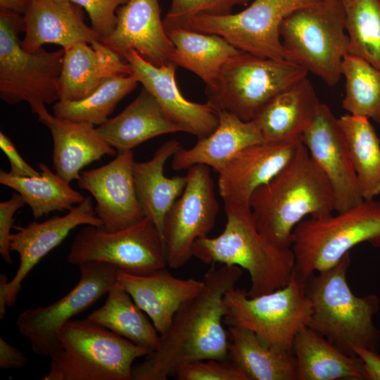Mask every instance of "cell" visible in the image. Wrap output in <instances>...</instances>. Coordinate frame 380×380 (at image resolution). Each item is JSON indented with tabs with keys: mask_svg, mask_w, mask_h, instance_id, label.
I'll return each mask as SVG.
<instances>
[{
	"mask_svg": "<svg viewBox=\"0 0 380 380\" xmlns=\"http://www.w3.org/2000/svg\"><path fill=\"white\" fill-rule=\"evenodd\" d=\"M132 150L118 151L115 158L101 167L82 171L78 186L90 193L103 229L115 232L134 225L144 217L133 177Z\"/></svg>",
	"mask_w": 380,
	"mask_h": 380,
	"instance_id": "9a60e30c",
	"label": "cell"
},
{
	"mask_svg": "<svg viewBox=\"0 0 380 380\" xmlns=\"http://www.w3.org/2000/svg\"><path fill=\"white\" fill-rule=\"evenodd\" d=\"M224 304V325L248 329L263 343L289 352L296 334L308 327L312 314L305 281L294 272L284 287L255 297L234 287L225 293Z\"/></svg>",
	"mask_w": 380,
	"mask_h": 380,
	"instance_id": "9c48e42d",
	"label": "cell"
},
{
	"mask_svg": "<svg viewBox=\"0 0 380 380\" xmlns=\"http://www.w3.org/2000/svg\"><path fill=\"white\" fill-rule=\"evenodd\" d=\"M251 0H171L169 11L163 19L166 32L175 28H190L193 20L200 15H226L236 6Z\"/></svg>",
	"mask_w": 380,
	"mask_h": 380,
	"instance_id": "74e56055",
	"label": "cell"
},
{
	"mask_svg": "<svg viewBox=\"0 0 380 380\" xmlns=\"http://www.w3.org/2000/svg\"><path fill=\"white\" fill-rule=\"evenodd\" d=\"M78 283L65 296L47 306L27 309L16 320L19 332L37 355L51 357L58 349L59 329L72 317L89 308L118 282V268L90 262L79 265Z\"/></svg>",
	"mask_w": 380,
	"mask_h": 380,
	"instance_id": "4fadbf2b",
	"label": "cell"
},
{
	"mask_svg": "<svg viewBox=\"0 0 380 380\" xmlns=\"http://www.w3.org/2000/svg\"><path fill=\"white\" fill-rule=\"evenodd\" d=\"M298 380H365L359 357L345 353L308 327L295 336Z\"/></svg>",
	"mask_w": 380,
	"mask_h": 380,
	"instance_id": "83f0119b",
	"label": "cell"
},
{
	"mask_svg": "<svg viewBox=\"0 0 380 380\" xmlns=\"http://www.w3.org/2000/svg\"><path fill=\"white\" fill-rule=\"evenodd\" d=\"M307 217L293 229L294 273L305 281L337 265L351 248L367 242L380 247V201L364 200L346 210Z\"/></svg>",
	"mask_w": 380,
	"mask_h": 380,
	"instance_id": "8992f818",
	"label": "cell"
},
{
	"mask_svg": "<svg viewBox=\"0 0 380 380\" xmlns=\"http://www.w3.org/2000/svg\"><path fill=\"white\" fill-rule=\"evenodd\" d=\"M177 380H249L229 360H198L182 365L177 371Z\"/></svg>",
	"mask_w": 380,
	"mask_h": 380,
	"instance_id": "f35d334b",
	"label": "cell"
},
{
	"mask_svg": "<svg viewBox=\"0 0 380 380\" xmlns=\"http://www.w3.org/2000/svg\"><path fill=\"white\" fill-rule=\"evenodd\" d=\"M30 0H0V9L23 15Z\"/></svg>",
	"mask_w": 380,
	"mask_h": 380,
	"instance_id": "bcb514c9",
	"label": "cell"
},
{
	"mask_svg": "<svg viewBox=\"0 0 380 380\" xmlns=\"http://www.w3.org/2000/svg\"><path fill=\"white\" fill-rule=\"evenodd\" d=\"M41 123L49 128L52 137L53 167L69 184L80 179L85 166L104 156L118 153L93 124L61 119L50 113Z\"/></svg>",
	"mask_w": 380,
	"mask_h": 380,
	"instance_id": "cb8c5ba5",
	"label": "cell"
},
{
	"mask_svg": "<svg viewBox=\"0 0 380 380\" xmlns=\"http://www.w3.org/2000/svg\"><path fill=\"white\" fill-rule=\"evenodd\" d=\"M279 33L288 61L330 87L338 82L349 49L343 4L321 0L298 8L284 18Z\"/></svg>",
	"mask_w": 380,
	"mask_h": 380,
	"instance_id": "ba28073f",
	"label": "cell"
},
{
	"mask_svg": "<svg viewBox=\"0 0 380 380\" xmlns=\"http://www.w3.org/2000/svg\"><path fill=\"white\" fill-rule=\"evenodd\" d=\"M90 45L95 51L99 70L103 81L113 77L132 75L126 60L101 41H94Z\"/></svg>",
	"mask_w": 380,
	"mask_h": 380,
	"instance_id": "60d3db41",
	"label": "cell"
},
{
	"mask_svg": "<svg viewBox=\"0 0 380 380\" xmlns=\"http://www.w3.org/2000/svg\"><path fill=\"white\" fill-rule=\"evenodd\" d=\"M175 49L172 62L199 77L205 87L212 85L224 65L243 51L222 37L190 28L167 32Z\"/></svg>",
	"mask_w": 380,
	"mask_h": 380,
	"instance_id": "f546056e",
	"label": "cell"
},
{
	"mask_svg": "<svg viewBox=\"0 0 380 380\" xmlns=\"http://www.w3.org/2000/svg\"><path fill=\"white\" fill-rule=\"evenodd\" d=\"M8 279L6 275L0 274V319H3L6 316V307L8 306Z\"/></svg>",
	"mask_w": 380,
	"mask_h": 380,
	"instance_id": "7dc6e473",
	"label": "cell"
},
{
	"mask_svg": "<svg viewBox=\"0 0 380 380\" xmlns=\"http://www.w3.org/2000/svg\"><path fill=\"white\" fill-rule=\"evenodd\" d=\"M23 17L25 35L20 44L28 52L46 44L65 49L80 42L101 41L86 24L82 8L70 0H30Z\"/></svg>",
	"mask_w": 380,
	"mask_h": 380,
	"instance_id": "44dd1931",
	"label": "cell"
},
{
	"mask_svg": "<svg viewBox=\"0 0 380 380\" xmlns=\"http://www.w3.org/2000/svg\"><path fill=\"white\" fill-rule=\"evenodd\" d=\"M0 148L8 159L11 174L22 177H34L40 175L20 156L15 146L7 135L0 132Z\"/></svg>",
	"mask_w": 380,
	"mask_h": 380,
	"instance_id": "7bdbcfd3",
	"label": "cell"
},
{
	"mask_svg": "<svg viewBox=\"0 0 380 380\" xmlns=\"http://www.w3.org/2000/svg\"><path fill=\"white\" fill-rule=\"evenodd\" d=\"M123 57L129 64L132 75L152 94L166 115L182 132L200 139L216 129L218 115L208 103L192 102L182 96L175 80V64L155 66L132 49Z\"/></svg>",
	"mask_w": 380,
	"mask_h": 380,
	"instance_id": "d6986e66",
	"label": "cell"
},
{
	"mask_svg": "<svg viewBox=\"0 0 380 380\" xmlns=\"http://www.w3.org/2000/svg\"><path fill=\"white\" fill-rule=\"evenodd\" d=\"M308 73L288 60L243 51L224 65L212 85L205 87L207 103L216 113L224 110L251 121L273 97Z\"/></svg>",
	"mask_w": 380,
	"mask_h": 380,
	"instance_id": "30bf717a",
	"label": "cell"
},
{
	"mask_svg": "<svg viewBox=\"0 0 380 380\" xmlns=\"http://www.w3.org/2000/svg\"><path fill=\"white\" fill-rule=\"evenodd\" d=\"M219 123L208 136L198 139L190 148L182 146L172 157V168L177 171L203 165L219 173L241 150L263 141L253 121H245L227 112L217 113Z\"/></svg>",
	"mask_w": 380,
	"mask_h": 380,
	"instance_id": "d4e9b609",
	"label": "cell"
},
{
	"mask_svg": "<svg viewBox=\"0 0 380 380\" xmlns=\"http://www.w3.org/2000/svg\"><path fill=\"white\" fill-rule=\"evenodd\" d=\"M352 353L360 359L365 380H380V355L362 345L352 347Z\"/></svg>",
	"mask_w": 380,
	"mask_h": 380,
	"instance_id": "ee69618b",
	"label": "cell"
},
{
	"mask_svg": "<svg viewBox=\"0 0 380 380\" xmlns=\"http://www.w3.org/2000/svg\"><path fill=\"white\" fill-rule=\"evenodd\" d=\"M241 275L240 267L210 265L201 291L179 308L158 348L133 365L132 380H167L186 362L228 360L224 297Z\"/></svg>",
	"mask_w": 380,
	"mask_h": 380,
	"instance_id": "6da1fadb",
	"label": "cell"
},
{
	"mask_svg": "<svg viewBox=\"0 0 380 380\" xmlns=\"http://www.w3.org/2000/svg\"><path fill=\"white\" fill-rule=\"evenodd\" d=\"M25 204L23 198L16 191L9 199L0 203V254L8 264L12 263L10 241L14 215Z\"/></svg>",
	"mask_w": 380,
	"mask_h": 380,
	"instance_id": "b9f144b4",
	"label": "cell"
},
{
	"mask_svg": "<svg viewBox=\"0 0 380 380\" xmlns=\"http://www.w3.org/2000/svg\"><path fill=\"white\" fill-rule=\"evenodd\" d=\"M28 360L18 349L0 337V368H19L25 365Z\"/></svg>",
	"mask_w": 380,
	"mask_h": 380,
	"instance_id": "f6af8a7d",
	"label": "cell"
},
{
	"mask_svg": "<svg viewBox=\"0 0 380 380\" xmlns=\"http://www.w3.org/2000/svg\"><path fill=\"white\" fill-rule=\"evenodd\" d=\"M341 76L346 79L342 107L349 114L380 124V70L348 53L342 62Z\"/></svg>",
	"mask_w": 380,
	"mask_h": 380,
	"instance_id": "e575fe53",
	"label": "cell"
},
{
	"mask_svg": "<svg viewBox=\"0 0 380 380\" xmlns=\"http://www.w3.org/2000/svg\"><path fill=\"white\" fill-rule=\"evenodd\" d=\"M84 9L91 28L101 41L108 37L117 24V9L129 0H70Z\"/></svg>",
	"mask_w": 380,
	"mask_h": 380,
	"instance_id": "ab89813d",
	"label": "cell"
},
{
	"mask_svg": "<svg viewBox=\"0 0 380 380\" xmlns=\"http://www.w3.org/2000/svg\"><path fill=\"white\" fill-rule=\"evenodd\" d=\"M97 129L118 152L132 150L160 135L182 132L144 87L120 113Z\"/></svg>",
	"mask_w": 380,
	"mask_h": 380,
	"instance_id": "4316f807",
	"label": "cell"
},
{
	"mask_svg": "<svg viewBox=\"0 0 380 380\" xmlns=\"http://www.w3.org/2000/svg\"><path fill=\"white\" fill-rule=\"evenodd\" d=\"M364 200L380 195V139L369 119L346 114L338 118Z\"/></svg>",
	"mask_w": 380,
	"mask_h": 380,
	"instance_id": "1f68e13d",
	"label": "cell"
},
{
	"mask_svg": "<svg viewBox=\"0 0 380 380\" xmlns=\"http://www.w3.org/2000/svg\"><path fill=\"white\" fill-rule=\"evenodd\" d=\"M344 6L348 53L380 70V1L348 0Z\"/></svg>",
	"mask_w": 380,
	"mask_h": 380,
	"instance_id": "d590c367",
	"label": "cell"
},
{
	"mask_svg": "<svg viewBox=\"0 0 380 380\" xmlns=\"http://www.w3.org/2000/svg\"><path fill=\"white\" fill-rule=\"evenodd\" d=\"M380 1V0H379Z\"/></svg>",
	"mask_w": 380,
	"mask_h": 380,
	"instance_id": "681fc988",
	"label": "cell"
},
{
	"mask_svg": "<svg viewBox=\"0 0 380 380\" xmlns=\"http://www.w3.org/2000/svg\"><path fill=\"white\" fill-rule=\"evenodd\" d=\"M320 102L308 77L284 89L252 120L263 141L294 143L313 120Z\"/></svg>",
	"mask_w": 380,
	"mask_h": 380,
	"instance_id": "603a6c76",
	"label": "cell"
},
{
	"mask_svg": "<svg viewBox=\"0 0 380 380\" xmlns=\"http://www.w3.org/2000/svg\"><path fill=\"white\" fill-rule=\"evenodd\" d=\"M350 261L348 253L333 267L305 280L312 303L308 327L346 354L353 355L355 345L379 351L380 331L374 324V317L380 300L376 294L353 293L347 281Z\"/></svg>",
	"mask_w": 380,
	"mask_h": 380,
	"instance_id": "277c9868",
	"label": "cell"
},
{
	"mask_svg": "<svg viewBox=\"0 0 380 380\" xmlns=\"http://www.w3.org/2000/svg\"><path fill=\"white\" fill-rule=\"evenodd\" d=\"M58 341L42 380H132L134 360L153 351L89 318L67 322Z\"/></svg>",
	"mask_w": 380,
	"mask_h": 380,
	"instance_id": "5b68a950",
	"label": "cell"
},
{
	"mask_svg": "<svg viewBox=\"0 0 380 380\" xmlns=\"http://www.w3.org/2000/svg\"><path fill=\"white\" fill-rule=\"evenodd\" d=\"M118 281L160 335L168 329L183 303L196 296L204 284L203 279L175 277L165 267L145 275L119 269Z\"/></svg>",
	"mask_w": 380,
	"mask_h": 380,
	"instance_id": "7402d4cb",
	"label": "cell"
},
{
	"mask_svg": "<svg viewBox=\"0 0 380 380\" xmlns=\"http://www.w3.org/2000/svg\"><path fill=\"white\" fill-rule=\"evenodd\" d=\"M186 177L184 190L167 212L163 232L167 265L174 269L193 257L195 241L208 236L219 212L210 167L194 165Z\"/></svg>",
	"mask_w": 380,
	"mask_h": 380,
	"instance_id": "5bb4252c",
	"label": "cell"
},
{
	"mask_svg": "<svg viewBox=\"0 0 380 380\" xmlns=\"http://www.w3.org/2000/svg\"><path fill=\"white\" fill-rule=\"evenodd\" d=\"M227 221L215 237L197 239L193 257L207 265L238 266L248 271L251 286L246 293L255 297L286 286L294 272L291 248H281L258 229L251 208H224Z\"/></svg>",
	"mask_w": 380,
	"mask_h": 380,
	"instance_id": "3957f363",
	"label": "cell"
},
{
	"mask_svg": "<svg viewBox=\"0 0 380 380\" xmlns=\"http://www.w3.org/2000/svg\"><path fill=\"white\" fill-rule=\"evenodd\" d=\"M250 208L265 237L291 248L295 227L307 217L333 213L335 201L329 181L300 140L291 160L254 191Z\"/></svg>",
	"mask_w": 380,
	"mask_h": 380,
	"instance_id": "7a4b0ae2",
	"label": "cell"
},
{
	"mask_svg": "<svg viewBox=\"0 0 380 380\" xmlns=\"http://www.w3.org/2000/svg\"><path fill=\"white\" fill-rule=\"evenodd\" d=\"M67 260L78 266L90 262L108 263L138 275L148 274L167 266L161 235L146 217L115 232L86 225L74 238Z\"/></svg>",
	"mask_w": 380,
	"mask_h": 380,
	"instance_id": "8fae6325",
	"label": "cell"
},
{
	"mask_svg": "<svg viewBox=\"0 0 380 380\" xmlns=\"http://www.w3.org/2000/svg\"><path fill=\"white\" fill-rule=\"evenodd\" d=\"M80 225L102 227L89 196L63 216L55 215L42 222H32L11 234V251L18 254L20 262L8 284V307L15 304L24 279L34 267Z\"/></svg>",
	"mask_w": 380,
	"mask_h": 380,
	"instance_id": "ac0fdd59",
	"label": "cell"
},
{
	"mask_svg": "<svg viewBox=\"0 0 380 380\" xmlns=\"http://www.w3.org/2000/svg\"><path fill=\"white\" fill-rule=\"evenodd\" d=\"M138 83L134 75L109 78L83 99L56 102L53 106V115L99 126L110 118L118 103L133 91Z\"/></svg>",
	"mask_w": 380,
	"mask_h": 380,
	"instance_id": "836d02e7",
	"label": "cell"
},
{
	"mask_svg": "<svg viewBox=\"0 0 380 380\" xmlns=\"http://www.w3.org/2000/svg\"><path fill=\"white\" fill-rule=\"evenodd\" d=\"M64 51L58 84L59 101L83 99L103 82L95 51L85 42L75 44Z\"/></svg>",
	"mask_w": 380,
	"mask_h": 380,
	"instance_id": "8d00e7d4",
	"label": "cell"
},
{
	"mask_svg": "<svg viewBox=\"0 0 380 380\" xmlns=\"http://www.w3.org/2000/svg\"><path fill=\"white\" fill-rule=\"evenodd\" d=\"M182 146L172 139L164 142L146 161H134L133 177L138 201L144 217L150 219L163 239L166 215L183 193L186 177H167L164 173L167 161Z\"/></svg>",
	"mask_w": 380,
	"mask_h": 380,
	"instance_id": "484cf974",
	"label": "cell"
},
{
	"mask_svg": "<svg viewBox=\"0 0 380 380\" xmlns=\"http://www.w3.org/2000/svg\"><path fill=\"white\" fill-rule=\"evenodd\" d=\"M40 175L22 177L1 169L0 183L19 193L35 219L53 211L70 210L85 197L73 189L44 163L39 164Z\"/></svg>",
	"mask_w": 380,
	"mask_h": 380,
	"instance_id": "4dcf8cb0",
	"label": "cell"
},
{
	"mask_svg": "<svg viewBox=\"0 0 380 380\" xmlns=\"http://www.w3.org/2000/svg\"><path fill=\"white\" fill-rule=\"evenodd\" d=\"M228 360L249 380H298L293 352L267 345L246 329L229 327Z\"/></svg>",
	"mask_w": 380,
	"mask_h": 380,
	"instance_id": "f1b7e54d",
	"label": "cell"
},
{
	"mask_svg": "<svg viewBox=\"0 0 380 380\" xmlns=\"http://www.w3.org/2000/svg\"><path fill=\"white\" fill-rule=\"evenodd\" d=\"M321 0H253L244 10L226 15H200L191 29L215 34L237 49L262 58L287 60L279 29L286 17Z\"/></svg>",
	"mask_w": 380,
	"mask_h": 380,
	"instance_id": "7c38bea8",
	"label": "cell"
},
{
	"mask_svg": "<svg viewBox=\"0 0 380 380\" xmlns=\"http://www.w3.org/2000/svg\"><path fill=\"white\" fill-rule=\"evenodd\" d=\"M116 15L115 28L101 41L104 44L122 57L134 50L155 66L173 63L175 46L164 27L158 0H129Z\"/></svg>",
	"mask_w": 380,
	"mask_h": 380,
	"instance_id": "ffe728a7",
	"label": "cell"
},
{
	"mask_svg": "<svg viewBox=\"0 0 380 380\" xmlns=\"http://www.w3.org/2000/svg\"><path fill=\"white\" fill-rule=\"evenodd\" d=\"M300 140L331 185L335 212L364 201L338 118L327 105L320 103Z\"/></svg>",
	"mask_w": 380,
	"mask_h": 380,
	"instance_id": "2e32d148",
	"label": "cell"
},
{
	"mask_svg": "<svg viewBox=\"0 0 380 380\" xmlns=\"http://www.w3.org/2000/svg\"><path fill=\"white\" fill-rule=\"evenodd\" d=\"M23 15L0 9V99L9 105L27 102L41 122L49 114L45 105L59 101L58 84L64 49L28 52L19 34Z\"/></svg>",
	"mask_w": 380,
	"mask_h": 380,
	"instance_id": "52a82bcc",
	"label": "cell"
},
{
	"mask_svg": "<svg viewBox=\"0 0 380 380\" xmlns=\"http://www.w3.org/2000/svg\"><path fill=\"white\" fill-rule=\"evenodd\" d=\"M300 141H262L238 152L218 173V192L224 208H251L254 191L291 160Z\"/></svg>",
	"mask_w": 380,
	"mask_h": 380,
	"instance_id": "e0dca14e",
	"label": "cell"
},
{
	"mask_svg": "<svg viewBox=\"0 0 380 380\" xmlns=\"http://www.w3.org/2000/svg\"><path fill=\"white\" fill-rule=\"evenodd\" d=\"M87 318L138 346L152 350L159 346L160 335L152 322L118 281L105 303Z\"/></svg>",
	"mask_w": 380,
	"mask_h": 380,
	"instance_id": "d6a6232c",
	"label": "cell"
},
{
	"mask_svg": "<svg viewBox=\"0 0 380 380\" xmlns=\"http://www.w3.org/2000/svg\"><path fill=\"white\" fill-rule=\"evenodd\" d=\"M332 1H338V2H341V3H342V4H343L345 5L346 3L348 0H332Z\"/></svg>",
	"mask_w": 380,
	"mask_h": 380,
	"instance_id": "c3c4849f",
	"label": "cell"
}]
</instances>
